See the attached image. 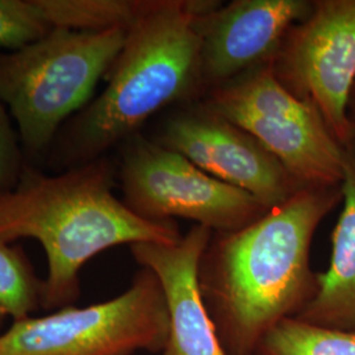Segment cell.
I'll use <instances>...</instances> for the list:
<instances>
[{
    "label": "cell",
    "mask_w": 355,
    "mask_h": 355,
    "mask_svg": "<svg viewBox=\"0 0 355 355\" xmlns=\"http://www.w3.org/2000/svg\"><path fill=\"white\" fill-rule=\"evenodd\" d=\"M343 198V186L304 187L253 224L212 234L198 280L225 354L253 355L270 330L315 297L311 245Z\"/></svg>",
    "instance_id": "1"
},
{
    "label": "cell",
    "mask_w": 355,
    "mask_h": 355,
    "mask_svg": "<svg viewBox=\"0 0 355 355\" xmlns=\"http://www.w3.org/2000/svg\"><path fill=\"white\" fill-rule=\"evenodd\" d=\"M214 0H144L102 92L73 116L46 161L57 170L85 165L140 133L159 111L199 102L200 42L196 17Z\"/></svg>",
    "instance_id": "2"
},
{
    "label": "cell",
    "mask_w": 355,
    "mask_h": 355,
    "mask_svg": "<svg viewBox=\"0 0 355 355\" xmlns=\"http://www.w3.org/2000/svg\"><path fill=\"white\" fill-rule=\"evenodd\" d=\"M114 166L107 155L60 174L26 165L13 190L0 196V241L37 240L48 258L45 309L71 306L79 271L91 258L123 243L177 242L175 220L152 221L114 195Z\"/></svg>",
    "instance_id": "3"
},
{
    "label": "cell",
    "mask_w": 355,
    "mask_h": 355,
    "mask_svg": "<svg viewBox=\"0 0 355 355\" xmlns=\"http://www.w3.org/2000/svg\"><path fill=\"white\" fill-rule=\"evenodd\" d=\"M125 38V29L54 28L21 49L0 53V101L16 121L28 159L48 157L61 128L91 102Z\"/></svg>",
    "instance_id": "4"
},
{
    "label": "cell",
    "mask_w": 355,
    "mask_h": 355,
    "mask_svg": "<svg viewBox=\"0 0 355 355\" xmlns=\"http://www.w3.org/2000/svg\"><path fill=\"white\" fill-rule=\"evenodd\" d=\"M202 102L252 135L300 186H343L346 148L315 107L280 85L268 62L211 89Z\"/></svg>",
    "instance_id": "5"
},
{
    "label": "cell",
    "mask_w": 355,
    "mask_h": 355,
    "mask_svg": "<svg viewBox=\"0 0 355 355\" xmlns=\"http://www.w3.org/2000/svg\"><path fill=\"white\" fill-rule=\"evenodd\" d=\"M170 315L161 283L142 268L127 291L86 308L13 321L0 355H133L165 352Z\"/></svg>",
    "instance_id": "6"
},
{
    "label": "cell",
    "mask_w": 355,
    "mask_h": 355,
    "mask_svg": "<svg viewBox=\"0 0 355 355\" xmlns=\"http://www.w3.org/2000/svg\"><path fill=\"white\" fill-rule=\"evenodd\" d=\"M123 202L142 218L192 220L214 233L245 228L270 211L253 195L211 177L141 133L120 145Z\"/></svg>",
    "instance_id": "7"
},
{
    "label": "cell",
    "mask_w": 355,
    "mask_h": 355,
    "mask_svg": "<svg viewBox=\"0 0 355 355\" xmlns=\"http://www.w3.org/2000/svg\"><path fill=\"white\" fill-rule=\"evenodd\" d=\"M280 85L315 107L343 148L355 141L347 105L355 83V0H313L270 60Z\"/></svg>",
    "instance_id": "8"
},
{
    "label": "cell",
    "mask_w": 355,
    "mask_h": 355,
    "mask_svg": "<svg viewBox=\"0 0 355 355\" xmlns=\"http://www.w3.org/2000/svg\"><path fill=\"white\" fill-rule=\"evenodd\" d=\"M154 141L270 209L304 189L252 135L202 101L183 104L170 114Z\"/></svg>",
    "instance_id": "9"
},
{
    "label": "cell",
    "mask_w": 355,
    "mask_h": 355,
    "mask_svg": "<svg viewBox=\"0 0 355 355\" xmlns=\"http://www.w3.org/2000/svg\"><path fill=\"white\" fill-rule=\"evenodd\" d=\"M313 0L214 1L195 21L204 96L270 62L292 26L312 12ZM203 96V98H204Z\"/></svg>",
    "instance_id": "10"
},
{
    "label": "cell",
    "mask_w": 355,
    "mask_h": 355,
    "mask_svg": "<svg viewBox=\"0 0 355 355\" xmlns=\"http://www.w3.org/2000/svg\"><path fill=\"white\" fill-rule=\"evenodd\" d=\"M214 232L193 225L177 242H142L130 252L159 280L170 315L165 355H227L199 288L200 258Z\"/></svg>",
    "instance_id": "11"
},
{
    "label": "cell",
    "mask_w": 355,
    "mask_h": 355,
    "mask_svg": "<svg viewBox=\"0 0 355 355\" xmlns=\"http://www.w3.org/2000/svg\"><path fill=\"white\" fill-rule=\"evenodd\" d=\"M343 211L331 234L327 272L318 274L315 297L297 320L331 329L355 330V141L346 148Z\"/></svg>",
    "instance_id": "12"
},
{
    "label": "cell",
    "mask_w": 355,
    "mask_h": 355,
    "mask_svg": "<svg viewBox=\"0 0 355 355\" xmlns=\"http://www.w3.org/2000/svg\"><path fill=\"white\" fill-rule=\"evenodd\" d=\"M51 28L105 32L133 24L144 0H35Z\"/></svg>",
    "instance_id": "13"
},
{
    "label": "cell",
    "mask_w": 355,
    "mask_h": 355,
    "mask_svg": "<svg viewBox=\"0 0 355 355\" xmlns=\"http://www.w3.org/2000/svg\"><path fill=\"white\" fill-rule=\"evenodd\" d=\"M253 355H355V330L287 318L267 333Z\"/></svg>",
    "instance_id": "14"
},
{
    "label": "cell",
    "mask_w": 355,
    "mask_h": 355,
    "mask_svg": "<svg viewBox=\"0 0 355 355\" xmlns=\"http://www.w3.org/2000/svg\"><path fill=\"white\" fill-rule=\"evenodd\" d=\"M42 286L24 252L0 241V309L13 321L29 318L41 305Z\"/></svg>",
    "instance_id": "15"
},
{
    "label": "cell",
    "mask_w": 355,
    "mask_h": 355,
    "mask_svg": "<svg viewBox=\"0 0 355 355\" xmlns=\"http://www.w3.org/2000/svg\"><path fill=\"white\" fill-rule=\"evenodd\" d=\"M51 29L35 0H0V49H21Z\"/></svg>",
    "instance_id": "16"
},
{
    "label": "cell",
    "mask_w": 355,
    "mask_h": 355,
    "mask_svg": "<svg viewBox=\"0 0 355 355\" xmlns=\"http://www.w3.org/2000/svg\"><path fill=\"white\" fill-rule=\"evenodd\" d=\"M26 165L19 136L0 101V196L15 189Z\"/></svg>",
    "instance_id": "17"
},
{
    "label": "cell",
    "mask_w": 355,
    "mask_h": 355,
    "mask_svg": "<svg viewBox=\"0 0 355 355\" xmlns=\"http://www.w3.org/2000/svg\"><path fill=\"white\" fill-rule=\"evenodd\" d=\"M347 117H349V121H350V124H352V128H353L355 135V83L354 87L352 89V94H350V99H349Z\"/></svg>",
    "instance_id": "18"
},
{
    "label": "cell",
    "mask_w": 355,
    "mask_h": 355,
    "mask_svg": "<svg viewBox=\"0 0 355 355\" xmlns=\"http://www.w3.org/2000/svg\"><path fill=\"white\" fill-rule=\"evenodd\" d=\"M6 318H7V315L0 309V327H1V324H3V321L6 320Z\"/></svg>",
    "instance_id": "19"
}]
</instances>
